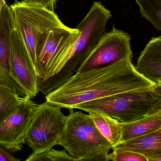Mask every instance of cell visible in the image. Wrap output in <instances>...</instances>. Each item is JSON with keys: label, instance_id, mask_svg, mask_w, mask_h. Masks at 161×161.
I'll list each match as a JSON object with an SVG mask.
<instances>
[{"label": "cell", "instance_id": "1", "mask_svg": "<svg viewBox=\"0 0 161 161\" xmlns=\"http://www.w3.org/2000/svg\"><path fill=\"white\" fill-rule=\"evenodd\" d=\"M156 85L139 74L132 61L124 59L76 72L46 95L50 104L68 110L84 103L125 92L143 91Z\"/></svg>", "mask_w": 161, "mask_h": 161}, {"label": "cell", "instance_id": "2", "mask_svg": "<svg viewBox=\"0 0 161 161\" xmlns=\"http://www.w3.org/2000/svg\"><path fill=\"white\" fill-rule=\"evenodd\" d=\"M111 12L99 2H94L85 17L76 27L79 35L64 55L51 78L41 89L46 94L60 86L76 72L103 34Z\"/></svg>", "mask_w": 161, "mask_h": 161}, {"label": "cell", "instance_id": "3", "mask_svg": "<svg viewBox=\"0 0 161 161\" xmlns=\"http://www.w3.org/2000/svg\"><path fill=\"white\" fill-rule=\"evenodd\" d=\"M64 129L58 140L75 161H109L111 144L101 134L92 119L69 110Z\"/></svg>", "mask_w": 161, "mask_h": 161}, {"label": "cell", "instance_id": "4", "mask_svg": "<svg viewBox=\"0 0 161 161\" xmlns=\"http://www.w3.org/2000/svg\"><path fill=\"white\" fill-rule=\"evenodd\" d=\"M73 109L102 113L124 123L133 122L161 111V84L84 103Z\"/></svg>", "mask_w": 161, "mask_h": 161}, {"label": "cell", "instance_id": "5", "mask_svg": "<svg viewBox=\"0 0 161 161\" xmlns=\"http://www.w3.org/2000/svg\"><path fill=\"white\" fill-rule=\"evenodd\" d=\"M15 25L22 37L37 75L36 50L41 33L65 26L54 11L15 0L10 5Z\"/></svg>", "mask_w": 161, "mask_h": 161}, {"label": "cell", "instance_id": "6", "mask_svg": "<svg viewBox=\"0 0 161 161\" xmlns=\"http://www.w3.org/2000/svg\"><path fill=\"white\" fill-rule=\"evenodd\" d=\"M79 30L65 25L41 33L36 50L38 85L49 80L79 35Z\"/></svg>", "mask_w": 161, "mask_h": 161}, {"label": "cell", "instance_id": "7", "mask_svg": "<svg viewBox=\"0 0 161 161\" xmlns=\"http://www.w3.org/2000/svg\"><path fill=\"white\" fill-rule=\"evenodd\" d=\"M66 119L59 106L47 101L38 105L26 136V143L33 153L47 151L57 145Z\"/></svg>", "mask_w": 161, "mask_h": 161}, {"label": "cell", "instance_id": "8", "mask_svg": "<svg viewBox=\"0 0 161 161\" xmlns=\"http://www.w3.org/2000/svg\"><path fill=\"white\" fill-rule=\"evenodd\" d=\"M130 36L114 27L104 33L76 72L86 71L124 59L132 61Z\"/></svg>", "mask_w": 161, "mask_h": 161}, {"label": "cell", "instance_id": "9", "mask_svg": "<svg viewBox=\"0 0 161 161\" xmlns=\"http://www.w3.org/2000/svg\"><path fill=\"white\" fill-rule=\"evenodd\" d=\"M38 104L25 97L15 110L0 123V145L11 152L22 149Z\"/></svg>", "mask_w": 161, "mask_h": 161}, {"label": "cell", "instance_id": "10", "mask_svg": "<svg viewBox=\"0 0 161 161\" xmlns=\"http://www.w3.org/2000/svg\"><path fill=\"white\" fill-rule=\"evenodd\" d=\"M10 65L12 73L24 91L26 97L34 98L39 91L38 76L15 25L11 35Z\"/></svg>", "mask_w": 161, "mask_h": 161}, {"label": "cell", "instance_id": "11", "mask_svg": "<svg viewBox=\"0 0 161 161\" xmlns=\"http://www.w3.org/2000/svg\"><path fill=\"white\" fill-rule=\"evenodd\" d=\"M14 26L11 8L5 3L0 13V77L14 87L19 96L26 97L12 73L10 65L11 35Z\"/></svg>", "mask_w": 161, "mask_h": 161}, {"label": "cell", "instance_id": "12", "mask_svg": "<svg viewBox=\"0 0 161 161\" xmlns=\"http://www.w3.org/2000/svg\"><path fill=\"white\" fill-rule=\"evenodd\" d=\"M136 71L155 85L161 84V36L153 37L140 53Z\"/></svg>", "mask_w": 161, "mask_h": 161}, {"label": "cell", "instance_id": "13", "mask_svg": "<svg viewBox=\"0 0 161 161\" xmlns=\"http://www.w3.org/2000/svg\"><path fill=\"white\" fill-rule=\"evenodd\" d=\"M112 148L139 153L147 161H161V129L120 142Z\"/></svg>", "mask_w": 161, "mask_h": 161}, {"label": "cell", "instance_id": "14", "mask_svg": "<svg viewBox=\"0 0 161 161\" xmlns=\"http://www.w3.org/2000/svg\"><path fill=\"white\" fill-rule=\"evenodd\" d=\"M122 142L161 129V111L136 121L121 122Z\"/></svg>", "mask_w": 161, "mask_h": 161}, {"label": "cell", "instance_id": "15", "mask_svg": "<svg viewBox=\"0 0 161 161\" xmlns=\"http://www.w3.org/2000/svg\"><path fill=\"white\" fill-rule=\"evenodd\" d=\"M92 119L101 134L108 140L112 147L122 142L121 122L109 116L97 112H91Z\"/></svg>", "mask_w": 161, "mask_h": 161}, {"label": "cell", "instance_id": "16", "mask_svg": "<svg viewBox=\"0 0 161 161\" xmlns=\"http://www.w3.org/2000/svg\"><path fill=\"white\" fill-rule=\"evenodd\" d=\"M14 87L0 77V123L9 116L23 100Z\"/></svg>", "mask_w": 161, "mask_h": 161}, {"label": "cell", "instance_id": "17", "mask_svg": "<svg viewBox=\"0 0 161 161\" xmlns=\"http://www.w3.org/2000/svg\"><path fill=\"white\" fill-rule=\"evenodd\" d=\"M141 16L157 31H161V0H135Z\"/></svg>", "mask_w": 161, "mask_h": 161}, {"label": "cell", "instance_id": "18", "mask_svg": "<svg viewBox=\"0 0 161 161\" xmlns=\"http://www.w3.org/2000/svg\"><path fill=\"white\" fill-rule=\"evenodd\" d=\"M26 161H75V159L67 153L65 150H57L51 149L41 153H33L27 158Z\"/></svg>", "mask_w": 161, "mask_h": 161}, {"label": "cell", "instance_id": "19", "mask_svg": "<svg viewBox=\"0 0 161 161\" xmlns=\"http://www.w3.org/2000/svg\"><path fill=\"white\" fill-rule=\"evenodd\" d=\"M112 149L113 152L109 154L110 161H147L145 156L133 152L116 148H112Z\"/></svg>", "mask_w": 161, "mask_h": 161}, {"label": "cell", "instance_id": "20", "mask_svg": "<svg viewBox=\"0 0 161 161\" xmlns=\"http://www.w3.org/2000/svg\"><path fill=\"white\" fill-rule=\"evenodd\" d=\"M57 0H22V2L29 5L40 6L54 11L56 7Z\"/></svg>", "mask_w": 161, "mask_h": 161}, {"label": "cell", "instance_id": "21", "mask_svg": "<svg viewBox=\"0 0 161 161\" xmlns=\"http://www.w3.org/2000/svg\"><path fill=\"white\" fill-rule=\"evenodd\" d=\"M20 159L15 158L13 153L0 145V161H19Z\"/></svg>", "mask_w": 161, "mask_h": 161}, {"label": "cell", "instance_id": "22", "mask_svg": "<svg viewBox=\"0 0 161 161\" xmlns=\"http://www.w3.org/2000/svg\"><path fill=\"white\" fill-rule=\"evenodd\" d=\"M5 3V0H0V13L1 12L2 9Z\"/></svg>", "mask_w": 161, "mask_h": 161}]
</instances>
